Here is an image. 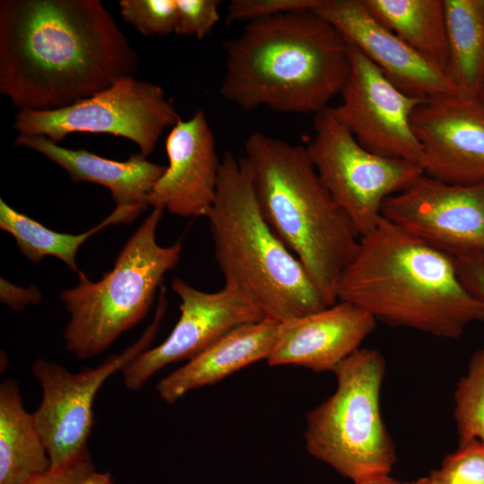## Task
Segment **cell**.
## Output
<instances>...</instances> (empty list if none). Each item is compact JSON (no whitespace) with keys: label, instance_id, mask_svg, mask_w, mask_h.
<instances>
[{"label":"cell","instance_id":"4","mask_svg":"<svg viewBox=\"0 0 484 484\" xmlns=\"http://www.w3.org/2000/svg\"><path fill=\"white\" fill-rule=\"evenodd\" d=\"M245 160L260 210L300 261L328 307L360 237L319 179L305 146L255 132Z\"/></svg>","mask_w":484,"mask_h":484},{"label":"cell","instance_id":"25","mask_svg":"<svg viewBox=\"0 0 484 484\" xmlns=\"http://www.w3.org/2000/svg\"><path fill=\"white\" fill-rule=\"evenodd\" d=\"M122 19L143 36H167L176 30V0H120Z\"/></svg>","mask_w":484,"mask_h":484},{"label":"cell","instance_id":"29","mask_svg":"<svg viewBox=\"0 0 484 484\" xmlns=\"http://www.w3.org/2000/svg\"><path fill=\"white\" fill-rule=\"evenodd\" d=\"M95 471L89 451L57 468H50L27 484H73Z\"/></svg>","mask_w":484,"mask_h":484},{"label":"cell","instance_id":"13","mask_svg":"<svg viewBox=\"0 0 484 484\" xmlns=\"http://www.w3.org/2000/svg\"><path fill=\"white\" fill-rule=\"evenodd\" d=\"M382 216L452 256L484 255V182L453 185L423 174L385 201Z\"/></svg>","mask_w":484,"mask_h":484},{"label":"cell","instance_id":"33","mask_svg":"<svg viewBox=\"0 0 484 484\" xmlns=\"http://www.w3.org/2000/svg\"><path fill=\"white\" fill-rule=\"evenodd\" d=\"M355 484H402V482L397 481L390 475H386L371 480H367Z\"/></svg>","mask_w":484,"mask_h":484},{"label":"cell","instance_id":"20","mask_svg":"<svg viewBox=\"0 0 484 484\" xmlns=\"http://www.w3.org/2000/svg\"><path fill=\"white\" fill-rule=\"evenodd\" d=\"M51 462L32 414L22 406L17 382L0 385V484H27Z\"/></svg>","mask_w":484,"mask_h":484},{"label":"cell","instance_id":"35","mask_svg":"<svg viewBox=\"0 0 484 484\" xmlns=\"http://www.w3.org/2000/svg\"><path fill=\"white\" fill-rule=\"evenodd\" d=\"M478 99L484 106V82H483L482 88L480 90V92L479 94Z\"/></svg>","mask_w":484,"mask_h":484},{"label":"cell","instance_id":"2","mask_svg":"<svg viewBox=\"0 0 484 484\" xmlns=\"http://www.w3.org/2000/svg\"><path fill=\"white\" fill-rule=\"evenodd\" d=\"M223 48L220 95L247 112L315 115L341 93L350 68L348 41L314 11L247 22Z\"/></svg>","mask_w":484,"mask_h":484},{"label":"cell","instance_id":"11","mask_svg":"<svg viewBox=\"0 0 484 484\" xmlns=\"http://www.w3.org/2000/svg\"><path fill=\"white\" fill-rule=\"evenodd\" d=\"M171 288L180 298L179 319L162 343L143 350L122 369L128 389H140L168 364L190 360L233 329L266 319L255 298L237 286L224 284L207 292L175 278Z\"/></svg>","mask_w":484,"mask_h":484},{"label":"cell","instance_id":"12","mask_svg":"<svg viewBox=\"0 0 484 484\" xmlns=\"http://www.w3.org/2000/svg\"><path fill=\"white\" fill-rule=\"evenodd\" d=\"M349 50L350 68L340 93L341 103L333 108L336 117L366 150L419 165L421 148L411 117L424 100L398 90L350 43Z\"/></svg>","mask_w":484,"mask_h":484},{"label":"cell","instance_id":"32","mask_svg":"<svg viewBox=\"0 0 484 484\" xmlns=\"http://www.w3.org/2000/svg\"><path fill=\"white\" fill-rule=\"evenodd\" d=\"M73 484H113V480L110 473L93 471Z\"/></svg>","mask_w":484,"mask_h":484},{"label":"cell","instance_id":"30","mask_svg":"<svg viewBox=\"0 0 484 484\" xmlns=\"http://www.w3.org/2000/svg\"><path fill=\"white\" fill-rule=\"evenodd\" d=\"M453 257L463 284L484 304V255H462Z\"/></svg>","mask_w":484,"mask_h":484},{"label":"cell","instance_id":"8","mask_svg":"<svg viewBox=\"0 0 484 484\" xmlns=\"http://www.w3.org/2000/svg\"><path fill=\"white\" fill-rule=\"evenodd\" d=\"M315 134L306 146L320 181L360 238L375 229L385 201L424 173L419 164L363 148L327 107L315 115Z\"/></svg>","mask_w":484,"mask_h":484},{"label":"cell","instance_id":"14","mask_svg":"<svg viewBox=\"0 0 484 484\" xmlns=\"http://www.w3.org/2000/svg\"><path fill=\"white\" fill-rule=\"evenodd\" d=\"M411 125L425 176L453 185L484 182V106L478 99L424 101Z\"/></svg>","mask_w":484,"mask_h":484},{"label":"cell","instance_id":"15","mask_svg":"<svg viewBox=\"0 0 484 484\" xmlns=\"http://www.w3.org/2000/svg\"><path fill=\"white\" fill-rule=\"evenodd\" d=\"M398 90L424 101L463 97L450 77L378 22L361 0H324L315 9Z\"/></svg>","mask_w":484,"mask_h":484},{"label":"cell","instance_id":"1","mask_svg":"<svg viewBox=\"0 0 484 484\" xmlns=\"http://www.w3.org/2000/svg\"><path fill=\"white\" fill-rule=\"evenodd\" d=\"M139 64L99 0L0 1V91L18 110L72 106Z\"/></svg>","mask_w":484,"mask_h":484},{"label":"cell","instance_id":"21","mask_svg":"<svg viewBox=\"0 0 484 484\" xmlns=\"http://www.w3.org/2000/svg\"><path fill=\"white\" fill-rule=\"evenodd\" d=\"M361 1L378 22L448 75L449 44L445 0Z\"/></svg>","mask_w":484,"mask_h":484},{"label":"cell","instance_id":"17","mask_svg":"<svg viewBox=\"0 0 484 484\" xmlns=\"http://www.w3.org/2000/svg\"><path fill=\"white\" fill-rule=\"evenodd\" d=\"M376 320L362 308L340 301L315 313L279 324L270 366H299L314 372H333L360 348Z\"/></svg>","mask_w":484,"mask_h":484},{"label":"cell","instance_id":"16","mask_svg":"<svg viewBox=\"0 0 484 484\" xmlns=\"http://www.w3.org/2000/svg\"><path fill=\"white\" fill-rule=\"evenodd\" d=\"M165 148L169 166L150 193L148 205L180 217H205L215 199L220 160L203 111L180 119Z\"/></svg>","mask_w":484,"mask_h":484},{"label":"cell","instance_id":"7","mask_svg":"<svg viewBox=\"0 0 484 484\" xmlns=\"http://www.w3.org/2000/svg\"><path fill=\"white\" fill-rule=\"evenodd\" d=\"M333 373L336 390L307 415V452L353 484L390 475L396 453L381 412L384 356L359 348Z\"/></svg>","mask_w":484,"mask_h":484},{"label":"cell","instance_id":"5","mask_svg":"<svg viewBox=\"0 0 484 484\" xmlns=\"http://www.w3.org/2000/svg\"><path fill=\"white\" fill-rule=\"evenodd\" d=\"M225 284L249 292L278 323L328 306L300 261L265 220L245 158L226 151L206 216Z\"/></svg>","mask_w":484,"mask_h":484},{"label":"cell","instance_id":"24","mask_svg":"<svg viewBox=\"0 0 484 484\" xmlns=\"http://www.w3.org/2000/svg\"><path fill=\"white\" fill-rule=\"evenodd\" d=\"M454 400L458 445L473 440L484 444V344L471 356L466 374L456 385Z\"/></svg>","mask_w":484,"mask_h":484},{"label":"cell","instance_id":"28","mask_svg":"<svg viewBox=\"0 0 484 484\" xmlns=\"http://www.w3.org/2000/svg\"><path fill=\"white\" fill-rule=\"evenodd\" d=\"M220 4L219 0H176L175 33L203 39L220 20Z\"/></svg>","mask_w":484,"mask_h":484},{"label":"cell","instance_id":"31","mask_svg":"<svg viewBox=\"0 0 484 484\" xmlns=\"http://www.w3.org/2000/svg\"><path fill=\"white\" fill-rule=\"evenodd\" d=\"M0 298L9 307L22 310L27 306L38 305L41 301L42 296L39 290L34 285L23 288L1 278Z\"/></svg>","mask_w":484,"mask_h":484},{"label":"cell","instance_id":"18","mask_svg":"<svg viewBox=\"0 0 484 484\" xmlns=\"http://www.w3.org/2000/svg\"><path fill=\"white\" fill-rule=\"evenodd\" d=\"M18 146L33 150L67 172L73 182H91L107 187L116 209L125 212L134 220L148 205V196L166 166L152 163L142 153L117 161L85 150L59 146L43 135L19 134Z\"/></svg>","mask_w":484,"mask_h":484},{"label":"cell","instance_id":"34","mask_svg":"<svg viewBox=\"0 0 484 484\" xmlns=\"http://www.w3.org/2000/svg\"><path fill=\"white\" fill-rule=\"evenodd\" d=\"M402 484H438V483L428 475V476L422 477L420 479H418L412 481L402 482Z\"/></svg>","mask_w":484,"mask_h":484},{"label":"cell","instance_id":"22","mask_svg":"<svg viewBox=\"0 0 484 484\" xmlns=\"http://www.w3.org/2000/svg\"><path fill=\"white\" fill-rule=\"evenodd\" d=\"M448 75L463 97L478 99L484 82V0H445Z\"/></svg>","mask_w":484,"mask_h":484},{"label":"cell","instance_id":"3","mask_svg":"<svg viewBox=\"0 0 484 484\" xmlns=\"http://www.w3.org/2000/svg\"><path fill=\"white\" fill-rule=\"evenodd\" d=\"M337 298L376 321L445 339L484 320V304L462 281L454 257L383 216L360 238Z\"/></svg>","mask_w":484,"mask_h":484},{"label":"cell","instance_id":"26","mask_svg":"<svg viewBox=\"0 0 484 484\" xmlns=\"http://www.w3.org/2000/svg\"><path fill=\"white\" fill-rule=\"evenodd\" d=\"M429 476L438 484H484V444L473 440L458 445Z\"/></svg>","mask_w":484,"mask_h":484},{"label":"cell","instance_id":"19","mask_svg":"<svg viewBox=\"0 0 484 484\" xmlns=\"http://www.w3.org/2000/svg\"><path fill=\"white\" fill-rule=\"evenodd\" d=\"M279 324L264 319L229 332L160 381V396L174 403L191 390L215 384L259 360H267L276 342Z\"/></svg>","mask_w":484,"mask_h":484},{"label":"cell","instance_id":"10","mask_svg":"<svg viewBox=\"0 0 484 484\" xmlns=\"http://www.w3.org/2000/svg\"><path fill=\"white\" fill-rule=\"evenodd\" d=\"M164 297L160 298L156 317L141 339L96 368L72 373L43 359L33 363L32 373L42 387L43 396L32 418L46 446L50 468L65 465L88 452L97 392L111 375L122 370L149 346L164 315Z\"/></svg>","mask_w":484,"mask_h":484},{"label":"cell","instance_id":"23","mask_svg":"<svg viewBox=\"0 0 484 484\" xmlns=\"http://www.w3.org/2000/svg\"><path fill=\"white\" fill-rule=\"evenodd\" d=\"M129 216L115 209L104 220L86 232L67 234L54 231L29 216L17 212L0 199V229L11 234L19 250L32 263L55 256L77 273L76 255L81 246L92 235L112 224L130 222Z\"/></svg>","mask_w":484,"mask_h":484},{"label":"cell","instance_id":"9","mask_svg":"<svg viewBox=\"0 0 484 484\" xmlns=\"http://www.w3.org/2000/svg\"><path fill=\"white\" fill-rule=\"evenodd\" d=\"M180 119L160 86L130 75L64 108L18 110L13 128L19 134L43 135L56 144L73 133L113 134L135 143L147 158L162 133Z\"/></svg>","mask_w":484,"mask_h":484},{"label":"cell","instance_id":"27","mask_svg":"<svg viewBox=\"0 0 484 484\" xmlns=\"http://www.w3.org/2000/svg\"><path fill=\"white\" fill-rule=\"evenodd\" d=\"M324 0H232L227 8L226 22H250L281 13L315 11Z\"/></svg>","mask_w":484,"mask_h":484},{"label":"cell","instance_id":"6","mask_svg":"<svg viewBox=\"0 0 484 484\" xmlns=\"http://www.w3.org/2000/svg\"><path fill=\"white\" fill-rule=\"evenodd\" d=\"M163 212L152 209L99 281L93 282L80 271L78 284L61 291L70 315L64 333L66 349L78 359L101 353L142 321L165 274L177 265L181 243L161 246L157 242Z\"/></svg>","mask_w":484,"mask_h":484}]
</instances>
